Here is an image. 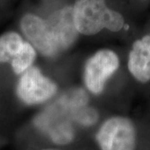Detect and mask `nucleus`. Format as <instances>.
Returning <instances> with one entry per match:
<instances>
[{"label": "nucleus", "instance_id": "nucleus-1", "mask_svg": "<svg viewBox=\"0 0 150 150\" xmlns=\"http://www.w3.org/2000/svg\"><path fill=\"white\" fill-rule=\"evenodd\" d=\"M22 32L33 48L46 57H55L69 48L77 39L73 7L53 13L47 19L28 13L20 22Z\"/></svg>", "mask_w": 150, "mask_h": 150}, {"label": "nucleus", "instance_id": "nucleus-2", "mask_svg": "<svg viewBox=\"0 0 150 150\" xmlns=\"http://www.w3.org/2000/svg\"><path fill=\"white\" fill-rule=\"evenodd\" d=\"M73 17L77 31L84 35L96 34L103 28L118 32L124 25L121 13L110 9L105 0H77Z\"/></svg>", "mask_w": 150, "mask_h": 150}, {"label": "nucleus", "instance_id": "nucleus-3", "mask_svg": "<svg viewBox=\"0 0 150 150\" xmlns=\"http://www.w3.org/2000/svg\"><path fill=\"white\" fill-rule=\"evenodd\" d=\"M101 150H137L138 137L134 123L124 117H112L103 123L96 134Z\"/></svg>", "mask_w": 150, "mask_h": 150}, {"label": "nucleus", "instance_id": "nucleus-4", "mask_svg": "<svg viewBox=\"0 0 150 150\" xmlns=\"http://www.w3.org/2000/svg\"><path fill=\"white\" fill-rule=\"evenodd\" d=\"M58 91V86L45 77L38 67H31L20 77L16 93L22 102L28 105L39 104L48 101Z\"/></svg>", "mask_w": 150, "mask_h": 150}, {"label": "nucleus", "instance_id": "nucleus-5", "mask_svg": "<svg viewBox=\"0 0 150 150\" xmlns=\"http://www.w3.org/2000/svg\"><path fill=\"white\" fill-rule=\"evenodd\" d=\"M119 59L109 49H101L89 58L84 67V83L89 91L98 94L103 90L105 83L118 69Z\"/></svg>", "mask_w": 150, "mask_h": 150}, {"label": "nucleus", "instance_id": "nucleus-6", "mask_svg": "<svg viewBox=\"0 0 150 150\" xmlns=\"http://www.w3.org/2000/svg\"><path fill=\"white\" fill-rule=\"evenodd\" d=\"M128 68L131 74L141 83L150 80V35L134 42L129 53Z\"/></svg>", "mask_w": 150, "mask_h": 150}, {"label": "nucleus", "instance_id": "nucleus-7", "mask_svg": "<svg viewBox=\"0 0 150 150\" xmlns=\"http://www.w3.org/2000/svg\"><path fill=\"white\" fill-rule=\"evenodd\" d=\"M25 41L15 32H8L0 37V63L11 62L21 52Z\"/></svg>", "mask_w": 150, "mask_h": 150}, {"label": "nucleus", "instance_id": "nucleus-8", "mask_svg": "<svg viewBox=\"0 0 150 150\" xmlns=\"http://www.w3.org/2000/svg\"><path fill=\"white\" fill-rule=\"evenodd\" d=\"M35 59V49L30 43L25 42L21 52L11 61L13 71L16 74H23L26 70L32 67Z\"/></svg>", "mask_w": 150, "mask_h": 150}, {"label": "nucleus", "instance_id": "nucleus-9", "mask_svg": "<svg viewBox=\"0 0 150 150\" xmlns=\"http://www.w3.org/2000/svg\"><path fill=\"white\" fill-rule=\"evenodd\" d=\"M44 150H55V149H44Z\"/></svg>", "mask_w": 150, "mask_h": 150}]
</instances>
